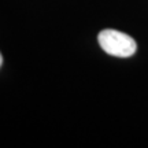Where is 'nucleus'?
I'll return each mask as SVG.
<instances>
[{"label":"nucleus","mask_w":148,"mask_h":148,"mask_svg":"<svg viewBox=\"0 0 148 148\" xmlns=\"http://www.w3.org/2000/svg\"><path fill=\"white\" fill-rule=\"evenodd\" d=\"M97 40L104 52L118 58H129L134 55L137 49V44L132 37L127 36L126 33L112 29L101 30L97 36Z\"/></svg>","instance_id":"f257e3e1"},{"label":"nucleus","mask_w":148,"mask_h":148,"mask_svg":"<svg viewBox=\"0 0 148 148\" xmlns=\"http://www.w3.org/2000/svg\"><path fill=\"white\" fill-rule=\"evenodd\" d=\"M1 64H3V56H1V53H0V67H1Z\"/></svg>","instance_id":"f03ea898"}]
</instances>
